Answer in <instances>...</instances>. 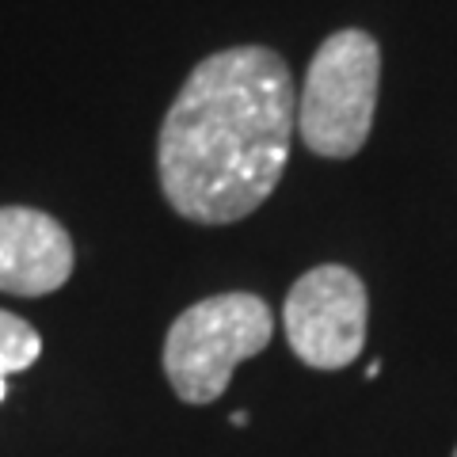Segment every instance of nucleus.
Returning a JSON list of instances; mask_svg holds the SVG:
<instances>
[{
	"label": "nucleus",
	"instance_id": "f257e3e1",
	"mask_svg": "<svg viewBox=\"0 0 457 457\" xmlns=\"http://www.w3.org/2000/svg\"><path fill=\"white\" fill-rule=\"evenodd\" d=\"M294 130L297 92L275 50L210 54L183 80L156 141L168 206L198 225L248 218L278 187Z\"/></svg>",
	"mask_w": 457,
	"mask_h": 457
},
{
	"label": "nucleus",
	"instance_id": "f03ea898",
	"mask_svg": "<svg viewBox=\"0 0 457 457\" xmlns=\"http://www.w3.org/2000/svg\"><path fill=\"white\" fill-rule=\"evenodd\" d=\"M381 50L366 31H336L312 54L297 96V134L317 156H354L374 126Z\"/></svg>",
	"mask_w": 457,
	"mask_h": 457
},
{
	"label": "nucleus",
	"instance_id": "7ed1b4c3",
	"mask_svg": "<svg viewBox=\"0 0 457 457\" xmlns=\"http://www.w3.org/2000/svg\"><path fill=\"white\" fill-rule=\"evenodd\" d=\"M270 309L255 294H213L183 309L164 339V374L183 404H213L237 362L270 343Z\"/></svg>",
	"mask_w": 457,
	"mask_h": 457
},
{
	"label": "nucleus",
	"instance_id": "20e7f679",
	"mask_svg": "<svg viewBox=\"0 0 457 457\" xmlns=\"http://www.w3.org/2000/svg\"><path fill=\"white\" fill-rule=\"evenodd\" d=\"M366 286L354 270L324 263L286 294L282 324L294 354L312 370H343L366 347Z\"/></svg>",
	"mask_w": 457,
	"mask_h": 457
},
{
	"label": "nucleus",
	"instance_id": "39448f33",
	"mask_svg": "<svg viewBox=\"0 0 457 457\" xmlns=\"http://www.w3.org/2000/svg\"><path fill=\"white\" fill-rule=\"evenodd\" d=\"M73 275V240L50 213L31 206H0V290L42 297Z\"/></svg>",
	"mask_w": 457,
	"mask_h": 457
},
{
	"label": "nucleus",
	"instance_id": "423d86ee",
	"mask_svg": "<svg viewBox=\"0 0 457 457\" xmlns=\"http://www.w3.org/2000/svg\"><path fill=\"white\" fill-rule=\"evenodd\" d=\"M38 354H42V339L35 328L23 317H16V312L0 309V400L8 396V378L35 366Z\"/></svg>",
	"mask_w": 457,
	"mask_h": 457
},
{
	"label": "nucleus",
	"instance_id": "0eeeda50",
	"mask_svg": "<svg viewBox=\"0 0 457 457\" xmlns=\"http://www.w3.org/2000/svg\"><path fill=\"white\" fill-rule=\"evenodd\" d=\"M453 457H457V450H453Z\"/></svg>",
	"mask_w": 457,
	"mask_h": 457
}]
</instances>
